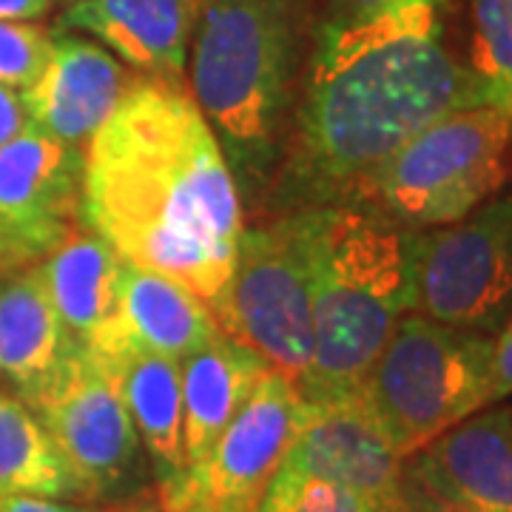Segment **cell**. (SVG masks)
Here are the masks:
<instances>
[{"instance_id":"cell-22","label":"cell","mask_w":512,"mask_h":512,"mask_svg":"<svg viewBox=\"0 0 512 512\" xmlns=\"http://www.w3.org/2000/svg\"><path fill=\"white\" fill-rule=\"evenodd\" d=\"M470 74L484 106L512 117V0H470Z\"/></svg>"},{"instance_id":"cell-28","label":"cell","mask_w":512,"mask_h":512,"mask_svg":"<svg viewBox=\"0 0 512 512\" xmlns=\"http://www.w3.org/2000/svg\"><path fill=\"white\" fill-rule=\"evenodd\" d=\"M26 128H32L29 114L23 109L18 89L0 86V146H6L9 140H15Z\"/></svg>"},{"instance_id":"cell-31","label":"cell","mask_w":512,"mask_h":512,"mask_svg":"<svg viewBox=\"0 0 512 512\" xmlns=\"http://www.w3.org/2000/svg\"><path fill=\"white\" fill-rule=\"evenodd\" d=\"M163 512H205L200 504L188 501V498H174V501H160Z\"/></svg>"},{"instance_id":"cell-29","label":"cell","mask_w":512,"mask_h":512,"mask_svg":"<svg viewBox=\"0 0 512 512\" xmlns=\"http://www.w3.org/2000/svg\"><path fill=\"white\" fill-rule=\"evenodd\" d=\"M52 6V0H0V20H40Z\"/></svg>"},{"instance_id":"cell-5","label":"cell","mask_w":512,"mask_h":512,"mask_svg":"<svg viewBox=\"0 0 512 512\" xmlns=\"http://www.w3.org/2000/svg\"><path fill=\"white\" fill-rule=\"evenodd\" d=\"M493 336L407 313L356 387L393 450L410 458L490 407Z\"/></svg>"},{"instance_id":"cell-19","label":"cell","mask_w":512,"mask_h":512,"mask_svg":"<svg viewBox=\"0 0 512 512\" xmlns=\"http://www.w3.org/2000/svg\"><path fill=\"white\" fill-rule=\"evenodd\" d=\"M271 365L222 333L183 359V441L188 467L214 447Z\"/></svg>"},{"instance_id":"cell-11","label":"cell","mask_w":512,"mask_h":512,"mask_svg":"<svg viewBox=\"0 0 512 512\" xmlns=\"http://www.w3.org/2000/svg\"><path fill=\"white\" fill-rule=\"evenodd\" d=\"M419 512H512V407H484L404 458Z\"/></svg>"},{"instance_id":"cell-7","label":"cell","mask_w":512,"mask_h":512,"mask_svg":"<svg viewBox=\"0 0 512 512\" xmlns=\"http://www.w3.org/2000/svg\"><path fill=\"white\" fill-rule=\"evenodd\" d=\"M211 313L225 336L299 384L313 359V282L305 211L245 228Z\"/></svg>"},{"instance_id":"cell-3","label":"cell","mask_w":512,"mask_h":512,"mask_svg":"<svg viewBox=\"0 0 512 512\" xmlns=\"http://www.w3.org/2000/svg\"><path fill=\"white\" fill-rule=\"evenodd\" d=\"M313 0H205L188 52L191 97L239 197H268L311 55Z\"/></svg>"},{"instance_id":"cell-16","label":"cell","mask_w":512,"mask_h":512,"mask_svg":"<svg viewBox=\"0 0 512 512\" xmlns=\"http://www.w3.org/2000/svg\"><path fill=\"white\" fill-rule=\"evenodd\" d=\"M92 350V348H89ZM106 367L134 430L143 441L160 498H171L188 476L183 441V362L154 350L117 342L92 350Z\"/></svg>"},{"instance_id":"cell-26","label":"cell","mask_w":512,"mask_h":512,"mask_svg":"<svg viewBox=\"0 0 512 512\" xmlns=\"http://www.w3.org/2000/svg\"><path fill=\"white\" fill-rule=\"evenodd\" d=\"M407 3H419V0H328V15H322V18L362 20L390 12V9H399V6H407ZM427 3L444 6L447 0H427Z\"/></svg>"},{"instance_id":"cell-27","label":"cell","mask_w":512,"mask_h":512,"mask_svg":"<svg viewBox=\"0 0 512 512\" xmlns=\"http://www.w3.org/2000/svg\"><path fill=\"white\" fill-rule=\"evenodd\" d=\"M0 512H97L92 504L43 498V495H0Z\"/></svg>"},{"instance_id":"cell-1","label":"cell","mask_w":512,"mask_h":512,"mask_svg":"<svg viewBox=\"0 0 512 512\" xmlns=\"http://www.w3.org/2000/svg\"><path fill=\"white\" fill-rule=\"evenodd\" d=\"M470 106L484 103L470 69L447 49L436 3L319 18L268 200L279 211L350 205L413 134Z\"/></svg>"},{"instance_id":"cell-6","label":"cell","mask_w":512,"mask_h":512,"mask_svg":"<svg viewBox=\"0 0 512 512\" xmlns=\"http://www.w3.org/2000/svg\"><path fill=\"white\" fill-rule=\"evenodd\" d=\"M510 148V114L493 106L458 109L393 151L350 205L404 231L450 225L501 191Z\"/></svg>"},{"instance_id":"cell-24","label":"cell","mask_w":512,"mask_h":512,"mask_svg":"<svg viewBox=\"0 0 512 512\" xmlns=\"http://www.w3.org/2000/svg\"><path fill=\"white\" fill-rule=\"evenodd\" d=\"M52 37L35 20H0V86L29 89L49 60Z\"/></svg>"},{"instance_id":"cell-32","label":"cell","mask_w":512,"mask_h":512,"mask_svg":"<svg viewBox=\"0 0 512 512\" xmlns=\"http://www.w3.org/2000/svg\"><path fill=\"white\" fill-rule=\"evenodd\" d=\"M114 512H163L160 510V504L157 501H131L126 507H120V510Z\"/></svg>"},{"instance_id":"cell-33","label":"cell","mask_w":512,"mask_h":512,"mask_svg":"<svg viewBox=\"0 0 512 512\" xmlns=\"http://www.w3.org/2000/svg\"><path fill=\"white\" fill-rule=\"evenodd\" d=\"M399 512H419V510H413V507H410V504H407V501H404V507Z\"/></svg>"},{"instance_id":"cell-14","label":"cell","mask_w":512,"mask_h":512,"mask_svg":"<svg viewBox=\"0 0 512 512\" xmlns=\"http://www.w3.org/2000/svg\"><path fill=\"white\" fill-rule=\"evenodd\" d=\"M128 86L126 66L106 46L77 35H55L43 72L20 92V100L32 128L83 148Z\"/></svg>"},{"instance_id":"cell-34","label":"cell","mask_w":512,"mask_h":512,"mask_svg":"<svg viewBox=\"0 0 512 512\" xmlns=\"http://www.w3.org/2000/svg\"><path fill=\"white\" fill-rule=\"evenodd\" d=\"M52 3H74V0H52Z\"/></svg>"},{"instance_id":"cell-8","label":"cell","mask_w":512,"mask_h":512,"mask_svg":"<svg viewBox=\"0 0 512 512\" xmlns=\"http://www.w3.org/2000/svg\"><path fill=\"white\" fill-rule=\"evenodd\" d=\"M413 313L498 336L512 316V191L413 234Z\"/></svg>"},{"instance_id":"cell-9","label":"cell","mask_w":512,"mask_h":512,"mask_svg":"<svg viewBox=\"0 0 512 512\" xmlns=\"http://www.w3.org/2000/svg\"><path fill=\"white\" fill-rule=\"evenodd\" d=\"M29 410L66 461L83 501H123L146 487L143 441L89 348L74 345Z\"/></svg>"},{"instance_id":"cell-20","label":"cell","mask_w":512,"mask_h":512,"mask_svg":"<svg viewBox=\"0 0 512 512\" xmlns=\"http://www.w3.org/2000/svg\"><path fill=\"white\" fill-rule=\"evenodd\" d=\"M40 268L72 342L83 348L94 345L117 313L123 256L92 231L63 239L43 256Z\"/></svg>"},{"instance_id":"cell-30","label":"cell","mask_w":512,"mask_h":512,"mask_svg":"<svg viewBox=\"0 0 512 512\" xmlns=\"http://www.w3.org/2000/svg\"><path fill=\"white\" fill-rule=\"evenodd\" d=\"M26 262H35V256L29 254L12 234H6V231L0 228V276L18 271Z\"/></svg>"},{"instance_id":"cell-21","label":"cell","mask_w":512,"mask_h":512,"mask_svg":"<svg viewBox=\"0 0 512 512\" xmlns=\"http://www.w3.org/2000/svg\"><path fill=\"white\" fill-rule=\"evenodd\" d=\"M0 495L83 501L66 461L37 416L0 387Z\"/></svg>"},{"instance_id":"cell-23","label":"cell","mask_w":512,"mask_h":512,"mask_svg":"<svg viewBox=\"0 0 512 512\" xmlns=\"http://www.w3.org/2000/svg\"><path fill=\"white\" fill-rule=\"evenodd\" d=\"M404 507V504H402ZM399 507V510H402ZM384 510L382 504L370 501L356 490L322 478H285L274 476L259 512H399Z\"/></svg>"},{"instance_id":"cell-18","label":"cell","mask_w":512,"mask_h":512,"mask_svg":"<svg viewBox=\"0 0 512 512\" xmlns=\"http://www.w3.org/2000/svg\"><path fill=\"white\" fill-rule=\"evenodd\" d=\"M74 345L40 265L23 268L0 285V379L26 407L55 379Z\"/></svg>"},{"instance_id":"cell-17","label":"cell","mask_w":512,"mask_h":512,"mask_svg":"<svg viewBox=\"0 0 512 512\" xmlns=\"http://www.w3.org/2000/svg\"><path fill=\"white\" fill-rule=\"evenodd\" d=\"M220 336V325L205 299L171 276L137 268L123 259L117 313L103 336L89 348L128 342L183 362L185 356Z\"/></svg>"},{"instance_id":"cell-12","label":"cell","mask_w":512,"mask_h":512,"mask_svg":"<svg viewBox=\"0 0 512 512\" xmlns=\"http://www.w3.org/2000/svg\"><path fill=\"white\" fill-rule=\"evenodd\" d=\"M276 476L333 481L384 510H399L404 504V458L393 450L356 390L302 404L296 436Z\"/></svg>"},{"instance_id":"cell-13","label":"cell","mask_w":512,"mask_h":512,"mask_svg":"<svg viewBox=\"0 0 512 512\" xmlns=\"http://www.w3.org/2000/svg\"><path fill=\"white\" fill-rule=\"evenodd\" d=\"M83 220V148L26 128L0 146V228L43 259Z\"/></svg>"},{"instance_id":"cell-2","label":"cell","mask_w":512,"mask_h":512,"mask_svg":"<svg viewBox=\"0 0 512 512\" xmlns=\"http://www.w3.org/2000/svg\"><path fill=\"white\" fill-rule=\"evenodd\" d=\"M83 222L137 268L220 299L245 231L214 128L177 83L134 77L83 146Z\"/></svg>"},{"instance_id":"cell-25","label":"cell","mask_w":512,"mask_h":512,"mask_svg":"<svg viewBox=\"0 0 512 512\" xmlns=\"http://www.w3.org/2000/svg\"><path fill=\"white\" fill-rule=\"evenodd\" d=\"M512 396V316L493 339V370H490V404Z\"/></svg>"},{"instance_id":"cell-4","label":"cell","mask_w":512,"mask_h":512,"mask_svg":"<svg viewBox=\"0 0 512 512\" xmlns=\"http://www.w3.org/2000/svg\"><path fill=\"white\" fill-rule=\"evenodd\" d=\"M313 282V359L305 402L353 393L413 313V234L359 205L302 208Z\"/></svg>"},{"instance_id":"cell-15","label":"cell","mask_w":512,"mask_h":512,"mask_svg":"<svg viewBox=\"0 0 512 512\" xmlns=\"http://www.w3.org/2000/svg\"><path fill=\"white\" fill-rule=\"evenodd\" d=\"M205 0H74L57 29L97 37L140 74L183 86Z\"/></svg>"},{"instance_id":"cell-10","label":"cell","mask_w":512,"mask_h":512,"mask_svg":"<svg viewBox=\"0 0 512 512\" xmlns=\"http://www.w3.org/2000/svg\"><path fill=\"white\" fill-rule=\"evenodd\" d=\"M302 404L296 382L271 367L214 447L188 467L183 487L160 501L188 498L205 512H259L296 436Z\"/></svg>"}]
</instances>
